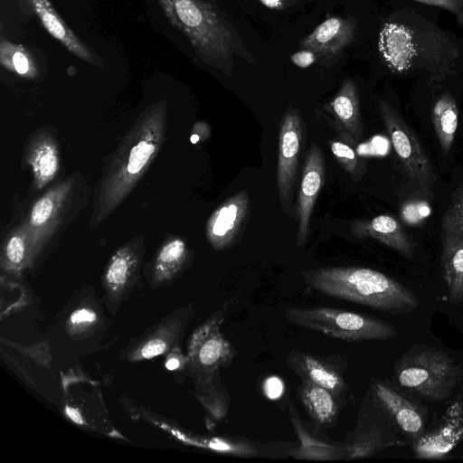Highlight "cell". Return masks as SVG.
<instances>
[{"mask_svg":"<svg viewBox=\"0 0 463 463\" xmlns=\"http://www.w3.org/2000/svg\"><path fill=\"white\" fill-rule=\"evenodd\" d=\"M377 50L383 66L397 77L459 71L463 66V38L409 4H402L383 22Z\"/></svg>","mask_w":463,"mask_h":463,"instance_id":"1","label":"cell"},{"mask_svg":"<svg viewBox=\"0 0 463 463\" xmlns=\"http://www.w3.org/2000/svg\"><path fill=\"white\" fill-rule=\"evenodd\" d=\"M166 129L165 100L139 114L104 167L94 193L91 227L109 217L132 192L160 152Z\"/></svg>","mask_w":463,"mask_h":463,"instance_id":"2","label":"cell"},{"mask_svg":"<svg viewBox=\"0 0 463 463\" xmlns=\"http://www.w3.org/2000/svg\"><path fill=\"white\" fill-rule=\"evenodd\" d=\"M169 22L189 40L209 65L231 74L234 58L255 63L241 35L224 14L207 0H157Z\"/></svg>","mask_w":463,"mask_h":463,"instance_id":"3","label":"cell"},{"mask_svg":"<svg viewBox=\"0 0 463 463\" xmlns=\"http://www.w3.org/2000/svg\"><path fill=\"white\" fill-rule=\"evenodd\" d=\"M302 275L307 285L320 293L384 312H409L419 305L411 290L372 269L324 267Z\"/></svg>","mask_w":463,"mask_h":463,"instance_id":"4","label":"cell"},{"mask_svg":"<svg viewBox=\"0 0 463 463\" xmlns=\"http://www.w3.org/2000/svg\"><path fill=\"white\" fill-rule=\"evenodd\" d=\"M88 193L82 177L74 175L52 185L33 203L22 222L29 241L27 268L35 265L78 215Z\"/></svg>","mask_w":463,"mask_h":463,"instance_id":"5","label":"cell"},{"mask_svg":"<svg viewBox=\"0 0 463 463\" xmlns=\"http://www.w3.org/2000/svg\"><path fill=\"white\" fill-rule=\"evenodd\" d=\"M218 313L199 326L190 338L187 361L195 379L201 402L217 419L229 408V397L222 388L219 369L227 366L234 356L230 342L222 335Z\"/></svg>","mask_w":463,"mask_h":463,"instance_id":"6","label":"cell"},{"mask_svg":"<svg viewBox=\"0 0 463 463\" xmlns=\"http://www.w3.org/2000/svg\"><path fill=\"white\" fill-rule=\"evenodd\" d=\"M285 317L294 325L349 342L389 339L397 334L385 321L339 308L291 307L285 309Z\"/></svg>","mask_w":463,"mask_h":463,"instance_id":"7","label":"cell"},{"mask_svg":"<svg viewBox=\"0 0 463 463\" xmlns=\"http://www.w3.org/2000/svg\"><path fill=\"white\" fill-rule=\"evenodd\" d=\"M395 373L401 386L428 401L449 396L459 376L452 358L431 348L406 354L399 361Z\"/></svg>","mask_w":463,"mask_h":463,"instance_id":"8","label":"cell"},{"mask_svg":"<svg viewBox=\"0 0 463 463\" xmlns=\"http://www.w3.org/2000/svg\"><path fill=\"white\" fill-rule=\"evenodd\" d=\"M378 108L406 175L420 186H431L435 182V175L429 157L414 133L389 102L380 99Z\"/></svg>","mask_w":463,"mask_h":463,"instance_id":"9","label":"cell"},{"mask_svg":"<svg viewBox=\"0 0 463 463\" xmlns=\"http://www.w3.org/2000/svg\"><path fill=\"white\" fill-rule=\"evenodd\" d=\"M145 253L144 236L134 237L109 258L102 278L103 302L112 314L137 286Z\"/></svg>","mask_w":463,"mask_h":463,"instance_id":"10","label":"cell"},{"mask_svg":"<svg viewBox=\"0 0 463 463\" xmlns=\"http://www.w3.org/2000/svg\"><path fill=\"white\" fill-rule=\"evenodd\" d=\"M302 141L301 114L297 109L289 107L280 124L277 166L278 193L283 211L287 214L290 212Z\"/></svg>","mask_w":463,"mask_h":463,"instance_id":"11","label":"cell"},{"mask_svg":"<svg viewBox=\"0 0 463 463\" xmlns=\"http://www.w3.org/2000/svg\"><path fill=\"white\" fill-rule=\"evenodd\" d=\"M191 314L192 308L185 307L165 317L132 340L120 353L121 359L126 362H140L179 348Z\"/></svg>","mask_w":463,"mask_h":463,"instance_id":"12","label":"cell"},{"mask_svg":"<svg viewBox=\"0 0 463 463\" xmlns=\"http://www.w3.org/2000/svg\"><path fill=\"white\" fill-rule=\"evenodd\" d=\"M250 203L249 193L241 190L212 213L205 225V235L213 249L223 250L235 244L247 223Z\"/></svg>","mask_w":463,"mask_h":463,"instance_id":"13","label":"cell"},{"mask_svg":"<svg viewBox=\"0 0 463 463\" xmlns=\"http://www.w3.org/2000/svg\"><path fill=\"white\" fill-rule=\"evenodd\" d=\"M326 177L325 156L320 147L312 143L307 152L302 172L298 198V226L296 242L298 247L305 244L310 232L311 215L323 188Z\"/></svg>","mask_w":463,"mask_h":463,"instance_id":"14","label":"cell"},{"mask_svg":"<svg viewBox=\"0 0 463 463\" xmlns=\"http://www.w3.org/2000/svg\"><path fill=\"white\" fill-rule=\"evenodd\" d=\"M463 439V402H453L437 425L421 434L413 447L420 458H439L451 451Z\"/></svg>","mask_w":463,"mask_h":463,"instance_id":"15","label":"cell"},{"mask_svg":"<svg viewBox=\"0 0 463 463\" xmlns=\"http://www.w3.org/2000/svg\"><path fill=\"white\" fill-rule=\"evenodd\" d=\"M356 32L354 21L329 16L300 42V46L329 60L337 57L354 42Z\"/></svg>","mask_w":463,"mask_h":463,"instance_id":"16","label":"cell"},{"mask_svg":"<svg viewBox=\"0 0 463 463\" xmlns=\"http://www.w3.org/2000/svg\"><path fill=\"white\" fill-rule=\"evenodd\" d=\"M25 159L32 167L36 189L51 183L60 169V149L54 135L47 129L32 135L26 146Z\"/></svg>","mask_w":463,"mask_h":463,"instance_id":"17","label":"cell"},{"mask_svg":"<svg viewBox=\"0 0 463 463\" xmlns=\"http://www.w3.org/2000/svg\"><path fill=\"white\" fill-rule=\"evenodd\" d=\"M442 277L453 304L463 301V239L454 222L445 213L441 253Z\"/></svg>","mask_w":463,"mask_h":463,"instance_id":"18","label":"cell"},{"mask_svg":"<svg viewBox=\"0 0 463 463\" xmlns=\"http://www.w3.org/2000/svg\"><path fill=\"white\" fill-rule=\"evenodd\" d=\"M351 231L356 237H370L408 258L413 256V247L407 234L400 222L390 215L383 214L370 220L356 221L352 224Z\"/></svg>","mask_w":463,"mask_h":463,"instance_id":"19","label":"cell"},{"mask_svg":"<svg viewBox=\"0 0 463 463\" xmlns=\"http://www.w3.org/2000/svg\"><path fill=\"white\" fill-rule=\"evenodd\" d=\"M325 108L338 127L350 134L354 140H360L363 137L359 91L353 80H344L337 93Z\"/></svg>","mask_w":463,"mask_h":463,"instance_id":"20","label":"cell"},{"mask_svg":"<svg viewBox=\"0 0 463 463\" xmlns=\"http://www.w3.org/2000/svg\"><path fill=\"white\" fill-rule=\"evenodd\" d=\"M189 256V250L183 239L171 237L165 241L151 264V287L156 288L173 282L187 264Z\"/></svg>","mask_w":463,"mask_h":463,"instance_id":"21","label":"cell"},{"mask_svg":"<svg viewBox=\"0 0 463 463\" xmlns=\"http://www.w3.org/2000/svg\"><path fill=\"white\" fill-rule=\"evenodd\" d=\"M33 10L40 18L47 32L60 41L78 58L91 64L99 61L98 57L86 46L53 9L48 0H28Z\"/></svg>","mask_w":463,"mask_h":463,"instance_id":"22","label":"cell"},{"mask_svg":"<svg viewBox=\"0 0 463 463\" xmlns=\"http://www.w3.org/2000/svg\"><path fill=\"white\" fill-rule=\"evenodd\" d=\"M373 392L383 407L404 432L417 437L423 433V417L411 402L380 382L374 383Z\"/></svg>","mask_w":463,"mask_h":463,"instance_id":"23","label":"cell"},{"mask_svg":"<svg viewBox=\"0 0 463 463\" xmlns=\"http://www.w3.org/2000/svg\"><path fill=\"white\" fill-rule=\"evenodd\" d=\"M288 365L302 379L321 386L335 396L345 389L340 373L327 363L298 351H293L288 358Z\"/></svg>","mask_w":463,"mask_h":463,"instance_id":"24","label":"cell"},{"mask_svg":"<svg viewBox=\"0 0 463 463\" xmlns=\"http://www.w3.org/2000/svg\"><path fill=\"white\" fill-rule=\"evenodd\" d=\"M431 119L440 148L447 155L454 143L458 124L457 100L448 90H441L433 96Z\"/></svg>","mask_w":463,"mask_h":463,"instance_id":"25","label":"cell"},{"mask_svg":"<svg viewBox=\"0 0 463 463\" xmlns=\"http://www.w3.org/2000/svg\"><path fill=\"white\" fill-rule=\"evenodd\" d=\"M288 410L290 420L300 440V447L289 453L292 457L301 459L331 460L339 458L344 454L342 449L317 439L308 433L290 402H288Z\"/></svg>","mask_w":463,"mask_h":463,"instance_id":"26","label":"cell"},{"mask_svg":"<svg viewBox=\"0 0 463 463\" xmlns=\"http://www.w3.org/2000/svg\"><path fill=\"white\" fill-rule=\"evenodd\" d=\"M298 396L315 421L319 424H329L335 420L338 404L333 392L309 381L302 380Z\"/></svg>","mask_w":463,"mask_h":463,"instance_id":"27","label":"cell"},{"mask_svg":"<svg viewBox=\"0 0 463 463\" xmlns=\"http://www.w3.org/2000/svg\"><path fill=\"white\" fill-rule=\"evenodd\" d=\"M29 241L27 232L21 224L7 235L2 249L1 267L11 273H18L27 268Z\"/></svg>","mask_w":463,"mask_h":463,"instance_id":"28","label":"cell"},{"mask_svg":"<svg viewBox=\"0 0 463 463\" xmlns=\"http://www.w3.org/2000/svg\"><path fill=\"white\" fill-rule=\"evenodd\" d=\"M0 61L3 66L21 76L32 78L36 70L27 50L2 38L0 43Z\"/></svg>","mask_w":463,"mask_h":463,"instance_id":"29","label":"cell"},{"mask_svg":"<svg viewBox=\"0 0 463 463\" xmlns=\"http://www.w3.org/2000/svg\"><path fill=\"white\" fill-rule=\"evenodd\" d=\"M354 138L348 134L345 139H332L328 143L339 165L354 181H358L363 175L364 165L354 147Z\"/></svg>","mask_w":463,"mask_h":463,"instance_id":"30","label":"cell"},{"mask_svg":"<svg viewBox=\"0 0 463 463\" xmlns=\"http://www.w3.org/2000/svg\"><path fill=\"white\" fill-rule=\"evenodd\" d=\"M100 321L99 313L92 304H79L69 314L67 330L71 335H82L92 331Z\"/></svg>","mask_w":463,"mask_h":463,"instance_id":"31","label":"cell"},{"mask_svg":"<svg viewBox=\"0 0 463 463\" xmlns=\"http://www.w3.org/2000/svg\"><path fill=\"white\" fill-rule=\"evenodd\" d=\"M384 447L381 434L372 430L361 435L348 447L347 456L351 458L367 457Z\"/></svg>","mask_w":463,"mask_h":463,"instance_id":"32","label":"cell"},{"mask_svg":"<svg viewBox=\"0 0 463 463\" xmlns=\"http://www.w3.org/2000/svg\"><path fill=\"white\" fill-rule=\"evenodd\" d=\"M421 5L437 7L454 15L458 26L463 27V0H411Z\"/></svg>","mask_w":463,"mask_h":463,"instance_id":"33","label":"cell"},{"mask_svg":"<svg viewBox=\"0 0 463 463\" xmlns=\"http://www.w3.org/2000/svg\"><path fill=\"white\" fill-rule=\"evenodd\" d=\"M262 389L263 393L268 399L275 401L279 399L284 393L285 384L279 377L272 375L264 380Z\"/></svg>","mask_w":463,"mask_h":463,"instance_id":"34","label":"cell"},{"mask_svg":"<svg viewBox=\"0 0 463 463\" xmlns=\"http://www.w3.org/2000/svg\"><path fill=\"white\" fill-rule=\"evenodd\" d=\"M446 214L452 220L463 239V193L455 197Z\"/></svg>","mask_w":463,"mask_h":463,"instance_id":"35","label":"cell"},{"mask_svg":"<svg viewBox=\"0 0 463 463\" xmlns=\"http://www.w3.org/2000/svg\"><path fill=\"white\" fill-rule=\"evenodd\" d=\"M317 55L307 49L298 51L290 56L293 64L299 68H307L317 61Z\"/></svg>","mask_w":463,"mask_h":463,"instance_id":"36","label":"cell"},{"mask_svg":"<svg viewBox=\"0 0 463 463\" xmlns=\"http://www.w3.org/2000/svg\"><path fill=\"white\" fill-rule=\"evenodd\" d=\"M184 360L182 354L179 352V348L175 349L167 354L165 366L167 370L175 371L182 367Z\"/></svg>","mask_w":463,"mask_h":463,"instance_id":"37","label":"cell"},{"mask_svg":"<svg viewBox=\"0 0 463 463\" xmlns=\"http://www.w3.org/2000/svg\"><path fill=\"white\" fill-rule=\"evenodd\" d=\"M264 6L272 10H283L288 7L293 0H259Z\"/></svg>","mask_w":463,"mask_h":463,"instance_id":"38","label":"cell"},{"mask_svg":"<svg viewBox=\"0 0 463 463\" xmlns=\"http://www.w3.org/2000/svg\"><path fill=\"white\" fill-rule=\"evenodd\" d=\"M459 72H463V71H459Z\"/></svg>","mask_w":463,"mask_h":463,"instance_id":"39","label":"cell"},{"mask_svg":"<svg viewBox=\"0 0 463 463\" xmlns=\"http://www.w3.org/2000/svg\"><path fill=\"white\" fill-rule=\"evenodd\" d=\"M462 71H463V69H462Z\"/></svg>","mask_w":463,"mask_h":463,"instance_id":"40","label":"cell"},{"mask_svg":"<svg viewBox=\"0 0 463 463\" xmlns=\"http://www.w3.org/2000/svg\"><path fill=\"white\" fill-rule=\"evenodd\" d=\"M463 458V457H462Z\"/></svg>","mask_w":463,"mask_h":463,"instance_id":"41","label":"cell"}]
</instances>
